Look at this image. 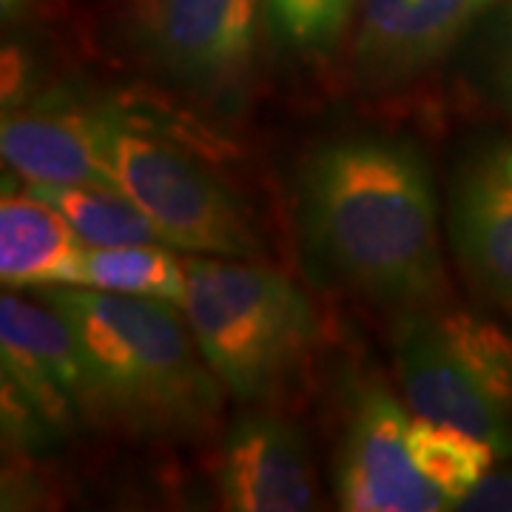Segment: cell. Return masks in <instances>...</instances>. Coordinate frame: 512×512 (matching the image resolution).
Masks as SVG:
<instances>
[{
    "mask_svg": "<svg viewBox=\"0 0 512 512\" xmlns=\"http://www.w3.org/2000/svg\"><path fill=\"white\" fill-rule=\"evenodd\" d=\"M299 234L330 282L384 308L439 305V197L407 140L350 134L319 146L296 183Z\"/></svg>",
    "mask_w": 512,
    "mask_h": 512,
    "instance_id": "1",
    "label": "cell"
},
{
    "mask_svg": "<svg viewBox=\"0 0 512 512\" xmlns=\"http://www.w3.org/2000/svg\"><path fill=\"white\" fill-rule=\"evenodd\" d=\"M40 296L80 342L89 424L160 441H194L217 427L225 387L177 305L86 285Z\"/></svg>",
    "mask_w": 512,
    "mask_h": 512,
    "instance_id": "2",
    "label": "cell"
},
{
    "mask_svg": "<svg viewBox=\"0 0 512 512\" xmlns=\"http://www.w3.org/2000/svg\"><path fill=\"white\" fill-rule=\"evenodd\" d=\"M185 319L237 402L274 399L319 339L311 299L259 259L185 256Z\"/></svg>",
    "mask_w": 512,
    "mask_h": 512,
    "instance_id": "3",
    "label": "cell"
},
{
    "mask_svg": "<svg viewBox=\"0 0 512 512\" xmlns=\"http://www.w3.org/2000/svg\"><path fill=\"white\" fill-rule=\"evenodd\" d=\"M393 359L407 407L453 424L512 458V336L473 311L424 305L402 311Z\"/></svg>",
    "mask_w": 512,
    "mask_h": 512,
    "instance_id": "4",
    "label": "cell"
},
{
    "mask_svg": "<svg viewBox=\"0 0 512 512\" xmlns=\"http://www.w3.org/2000/svg\"><path fill=\"white\" fill-rule=\"evenodd\" d=\"M117 185L165 245L185 256L259 259L262 239L237 194L174 140L128 117L114 137Z\"/></svg>",
    "mask_w": 512,
    "mask_h": 512,
    "instance_id": "5",
    "label": "cell"
},
{
    "mask_svg": "<svg viewBox=\"0 0 512 512\" xmlns=\"http://www.w3.org/2000/svg\"><path fill=\"white\" fill-rule=\"evenodd\" d=\"M265 0H143L134 40L146 63L185 92L237 103L256 66Z\"/></svg>",
    "mask_w": 512,
    "mask_h": 512,
    "instance_id": "6",
    "label": "cell"
},
{
    "mask_svg": "<svg viewBox=\"0 0 512 512\" xmlns=\"http://www.w3.org/2000/svg\"><path fill=\"white\" fill-rule=\"evenodd\" d=\"M413 410L382 376L356 384L333 464L339 510L348 512H439L447 510L421 476L410 444Z\"/></svg>",
    "mask_w": 512,
    "mask_h": 512,
    "instance_id": "7",
    "label": "cell"
},
{
    "mask_svg": "<svg viewBox=\"0 0 512 512\" xmlns=\"http://www.w3.org/2000/svg\"><path fill=\"white\" fill-rule=\"evenodd\" d=\"M126 111L69 92L29 97L3 111L0 154L29 185H97L120 191L114 137ZM123 194V191H120Z\"/></svg>",
    "mask_w": 512,
    "mask_h": 512,
    "instance_id": "8",
    "label": "cell"
},
{
    "mask_svg": "<svg viewBox=\"0 0 512 512\" xmlns=\"http://www.w3.org/2000/svg\"><path fill=\"white\" fill-rule=\"evenodd\" d=\"M0 365L3 382L18 387L55 436L89 424V379L72 325L40 296H0Z\"/></svg>",
    "mask_w": 512,
    "mask_h": 512,
    "instance_id": "9",
    "label": "cell"
},
{
    "mask_svg": "<svg viewBox=\"0 0 512 512\" xmlns=\"http://www.w3.org/2000/svg\"><path fill=\"white\" fill-rule=\"evenodd\" d=\"M493 0H362L353 43L356 74L382 89L424 74Z\"/></svg>",
    "mask_w": 512,
    "mask_h": 512,
    "instance_id": "10",
    "label": "cell"
},
{
    "mask_svg": "<svg viewBox=\"0 0 512 512\" xmlns=\"http://www.w3.org/2000/svg\"><path fill=\"white\" fill-rule=\"evenodd\" d=\"M217 493L231 512H302L316 501L311 453L299 427L248 413L222 441Z\"/></svg>",
    "mask_w": 512,
    "mask_h": 512,
    "instance_id": "11",
    "label": "cell"
},
{
    "mask_svg": "<svg viewBox=\"0 0 512 512\" xmlns=\"http://www.w3.org/2000/svg\"><path fill=\"white\" fill-rule=\"evenodd\" d=\"M450 237L470 279L512 311V137L493 140L461 168Z\"/></svg>",
    "mask_w": 512,
    "mask_h": 512,
    "instance_id": "12",
    "label": "cell"
},
{
    "mask_svg": "<svg viewBox=\"0 0 512 512\" xmlns=\"http://www.w3.org/2000/svg\"><path fill=\"white\" fill-rule=\"evenodd\" d=\"M89 245L66 217L29 185H3L0 200V279L12 291L80 285Z\"/></svg>",
    "mask_w": 512,
    "mask_h": 512,
    "instance_id": "13",
    "label": "cell"
},
{
    "mask_svg": "<svg viewBox=\"0 0 512 512\" xmlns=\"http://www.w3.org/2000/svg\"><path fill=\"white\" fill-rule=\"evenodd\" d=\"M80 285L97 291L160 299L183 311L188 299V268H185V256L165 242L89 248Z\"/></svg>",
    "mask_w": 512,
    "mask_h": 512,
    "instance_id": "14",
    "label": "cell"
},
{
    "mask_svg": "<svg viewBox=\"0 0 512 512\" xmlns=\"http://www.w3.org/2000/svg\"><path fill=\"white\" fill-rule=\"evenodd\" d=\"M407 444L419 473L444 498L447 510H456L461 498L487 476L498 461V450L490 441L478 439L453 424L416 416L410 419Z\"/></svg>",
    "mask_w": 512,
    "mask_h": 512,
    "instance_id": "15",
    "label": "cell"
},
{
    "mask_svg": "<svg viewBox=\"0 0 512 512\" xmlns=\"http://www.w3.org/2000/svg\"><path fill=\"white\" fill-rule=\"evenodd\" d=\"M29 191L57 208L89 248L163 242L146 214L120 191L97 185H29Z\"/></svg>",
    "mask_w": 512,
    "mask_h": 512,
    "instance_id": "16",
    "label": "cell"
},
{
    "mask_svg": "<svg viewBox=\"0 0 512 512\" xmlns=\"http://www.w3.org/2000/svg\"><path fill=\"white\" fill-rule=\"evenodd\" d=\"M356 6L359 0H265V26L282 49L319 57L336 49Z\"/></svg>",
    "mask_w": 512,
    "mask_h": 512,
    "instance_id": "17",
    "label": "cell"
},
{
    "mask_svg": "<svg viewBox=\"0 0 512 512\" xmlns=\"http://www.w3.org/2000/svg\"><path fill=\"white\" fill-rule=\"evenodd\" d=\"M456 510L464 512H512V470H490Z\"/></svg>",
    "mask_w": 512,
    "mask_h": 512,
    "instance_id": "18",
    "label": "cell"
},
{
    "mask_svg": "<svg viewBox=\"0 0 512 512\" xmlns=\"http://www.w3.org/2000/svg\"><path fill=\"white\" fill-rule=\"evenodd\" d=\"M29 74H32V63L26 60V55L15 46H6L3 49V111L18 109L20 103L32 97Z\"/></svg>",
    "mask_w": 512,
    "mask_h": 512,
    "instance_id": "19",
    "label": "cell"
},
{
    "mask_svg": "<svg viewBox=\"0 0 512 512\" xmlns=\"http://www.w3.org/2000/svg\"><path fill=\"white\" fill-rule=\"evenodd\" d=\"M493 83L498 100L512 111V0L507 6V15L501 23V35L495 43V63H493Z\"/></svg>",
    "mask_w": 512,
    "mask_h": 512,
    "instance_id": "20",
    "label": "cell"
}]
</instances>
